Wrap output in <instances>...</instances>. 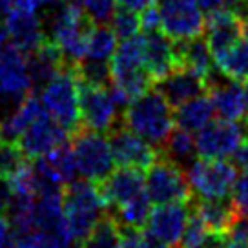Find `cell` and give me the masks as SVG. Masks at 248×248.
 <instances>
[{"label":"cell","mask_w":248,"mask_h":248,"mask_svg":"<svg viewBox=\"0 0 248 248\" xmlns=\"http://www.w3.org/2000/svg\"><path fill=\"white\" fill-rule=\"evenodd\" d=\"M123 124L154 146H161L177 123L173 106L157 88H152L124 108Z\"/></svg>","instance_id":"obj_1"},{"label":"cell","mask_w":248,"mask_h":248,"mask_svg":"<svg viewBox=\"0 0 248 248\" xmlns=\"http://www.w3.org/2000/svg\"><path fill=\"white\" fill-rule=\"evenodd\" d=\"M64 225L73 243H84L95 223L104 216L106 202L99 185L90 179H75L62 192Z\"/></svg>","instance_id":"obj_2"},{"label":"cell","mask_w":248,"mask_h":248,"mask_svg":"<svg viewBox=\"0 0 248 248\" xmlns=\"http://www.w3.org/2000/svg\"><path fill=\"white\" fill-rule=\"evenodd\" d=\"M93 28L90 16L80 6L62 2L49 16V33L68 64H78L86 59L88 37Z\"/></svg>","instance_id":"obj_3"},{"label":"cell","mask_w":248,"mask_h":248,"mask_svg":"<svg viewBox=\"0 0 248 248\" xmlns=\"http://www.w3.org/2000/svg\"><path fill=\"white\" fill-rule=\"evenodd\" d=\"M40 99L47 113L61 124L64 130L75 133L82 128L80 121V99H78V80L75 64H66L44 88Z\"/></svg>","instance_id":"obj_4"},{"label":"cell","mask_w":248,"mask_h":248,"mask_svg":"<svg viewBox=\"0 0 248 248\" xmlns=\"http://www.w3.org/2000/svg\"><path fill=\"white\" fill-rule=\"evenodd\" d=\"M33 90L28 55L13 42L0 44V117L11 113Z\"/></svg>","instance_id":"obj_5"},{"label":"cell","mask_w":248,"mask_h":248,"mask_svg":"<svg viewBox=\"0 0 248 248\" xmlns=\"http://www.w3.org/2000/svg\"><path fill=\"white\" fill-rule=\"evenodd\" d=\"M71 148L77 159L78 173L84 179L99 183L113 171L115 159L106 133L82 126L71 133Z\"/></svg>","instance_id":"obj_6"},{"label":"cell","mask_w":248,"mask_h":248,"mask_svg":"<svg viewBox=\"0 0 248 248\" xmlns=\"http://www.w3.org/2000/svg\"><path fill=\"white\" fill-rule=\"evenodd\" d=\"M188 183L199 199H226L232 197L237 181V166L226 159L199 157L186 170Z\"/></svg>","instance_id":"obj_7"},{"label":"cell","mask_w":248,"mask_h":248,"mask_svg":"<svg viewBox=\"0 0 248 248\" xmlns=\"http://www.w3.org/2000/svg\"><path fill=\"white\" fill-rule=\"evenodd\" d=\"M146 192L154 204H170V202H185L190 204L194 199L192 186L188 183V175L183 166L159 155L146 173Z\"/></svg>","instance_id":"obj_8"},{"label":"cell","mask_w":248,"mask_h":248,"mask_svg":"<svg viewBox=\"0 0 248 248\" xmlns=\"http://www.w3.org/2000/svg\"><path fill=\"white\" fill-rule=\"evenodd\" d=\"M161 31L171 40H190L201 37L206 30V16L197 0H163Z\"/></svg>","instance_id":"obj_9"},{"label":"cell","mask_w":248,"mask_h":248,"mask_svg":"<svg viewBox=\"0 0 248 248\" xmlns=\"http://www.w3.org/2000/svg\"><path fill=\"white\" fill-rule=\"evenodd\" d=\"M78 99H80V121L84 128L109 133L117 126L119 106L113 101L109 88L78 80Z\"/></svg>","instance_id":"obj_10"},{"label":"cell","mask_w":248,"mask_h":248,"mask_svg":"<svg viewBox=\"0 0 248 248\" xmlns=\"http://www.w3.org/2000/svg\"><path fill=\"white\" fill-rule=\"evenodd\" d=\"M243 139L245 130L237 124V121H212L201 132H197V155L204 159H228L233 157Z\"/></svg>","instance_id":"obj_11"},{"label":"cell","mask_w":248,"mask_h":248,"mask_svg":"<svg viewBox=\"0 0 248 248\" xmlns=\"http://www.w3.org/2000/svg\"><path fill=\"white\" fill-rule=\"evenodd\" d=\"M113 159L117 166H128V168H139L148 170L157 161L161 152H157L152 142L142 139L140 135L126 128L124 124L115 126L108 133Z\"/></svg>","instance_id":"obj_12"},{"label":"cell","mask_w":248,"mask_h":248,"mask_svg":"<svg viewBox=\"0 0 248 248\" xmlns=\"http://www.w3.org/2000/svg\"><path fill=\"white\" fill-rule=\"evenodd\" d=\"M186 206L188 204H185V202L155 204V208L150 212L144 232L159 243H163L164 247L179 248L186 223L190 219V212Z\"/></svg>","instance_id":"obj_13"},{"label":"cell","mask_w":248,"mask_h":248,"mask_svg":"<svg viewBox=\"0 0 248 248\" xmlns=\"http://www.w3.org/2000/svg\"><path fill=\"white\" fill-rule=\"evenodd\" d=\"M70 137L71 135L68 130H64L49 113H44L28 126V130L20 135L16 144L26 159H37L49 154L51 150L64 142H68Z\"/></svg>","instance_id":"obj_14"},{"label":"cell","mask_w":248,"mask_h":248,"mask_svg":"<svg viewBox=\"0 0 248 248\" xmlns=\"http://www.w3.org/2000/svg\"><path fill=\"white\" fill-rule=\"evenodd\" d=\"M99 190L106 208H121L126 202L137 199L139 195L146 194V177L139 168L119 166V170L111 171L109 175L99 181Z\"/></svg>","instance_id":"obj_15"},{"label":"cell","mask_w":248,"mask_h":248,"mask_svg":"<svg viewBox=\"0 0 248 248\" xmlns=\"http://www.w3.org/2000/svg\"><path fill=\"white\" fill-rule=\"evenodd\" d=\"M6 28L9 40L26 55L33 53L47 39L42 18L37 15V9L13 4V8L6 15Z\"/></svg>","instance_id":"obj_16"},{"label":"cell","mask_w":248,"mask_h":248,"mask_svg":"<svg viewBox=\"0 0 248 248\" xmlns=\"http://www.w3.org/2000/svg\"><path fill=\"white\" fill-rule=\"evenodd\" d=\"M206 93L214 102L216 113L221 119L226 121H239L245 117V88L241 82L232 80V78L225 77L221 71L216 73L212 71L208 77V86H206Z\"/></svg>","instance_id":"obj_17"},{"label":"cell","mask_w":248,"mask_h":248,"mask_svg":"<svg viewBox=\"0 0 248 248\" xmlns=\"http://www.w3.org/2000/svg\"><path fill=\"white\" fill-rule=\"evenodd\" d=\"M148 73L155 82L168 77L171 71L179 68L175 42L166 37L163 31L146 33V61H144Z\"/></svg>","instance_id":"obj_18"},{"label":"cell","mask_w":248,"mask_h":248,"mask_svg":"<svg viewBox=\"0 0 248 248\" xmlns=\"http://www.w3.org/2000/svg\"><path fill=\"white\" fill-rule=\"evenodd\" d=\"M155 88L163 93L166 101L170 102L173 108H177L186 101L206 92V80L192 70L177 68L175 71H171L168 77L155 82Z\"/></svg>","instance_id":"obj_19"},{"label":"cell","mask_w":248,"mask_h":248,"mask_svg":"<svg viewBox=\"0 0 248 248\" xmlns=\"http://www.w3.org/2000/svg\"><path fill=\"white\" fill-rule=\"evenodd\" d=\"M68 62L62 55L61 47L51 39H46L33 53L28 55V68H30L33 88H44Z\"/></svg>","instance_id":"obj_20"},{"label":"cell","mask_w":248,"mask_h":248,"mask_svg":"<svg viewBox=\"0 0 248 248\" xmlns=\"http://www.w3.org/2000/svg\"><path fill=\"white\" fill-rule=\"evenodd\" d=\"M144 61H146V35H135L130 39H124L109 59L111 80H119L135 71L144 70L146 68Z\"/></svg>","instance_id":"obj_21"},{"label":"cell","mask_w":248,"mask_h":248,"mask_svg":"<svg viewBox=\"0 0 248 248\" xmlns=\"http://www.w3.org/2000/svg\"><path fill=\"white\" fill-rule=\"evenodd\" d=\"M194 214L216 235H225L241 212L232 197L226 199H197L194 202Z\"/></svg>","instance_id":"obj_22"},{"label":"cell","mask_w":248,"mask_h":248,"mask_svg":"<svg viewBox=\"0 0 248 248\" xmlns=\"http://www.w3.org/2000/svg\"><path fill=\"white\" fill-rule=\"evenodd\" d=\"M44 113H47V109L42 99H39L35 93L31 92L28 97H24L22 102L11 113L4 117V121H2V140L16 142L20 139V135L28 130V126L35 123Z\"/></svg>","instance_id":"obj_23"},{"label":"cell","mask_w":248,"mask_h":248,"mask_svg":"<svg viewBox=\"0 0 248 248\" xmlns=\"http://www.w3.org/2000/svg\"><path fill=\"white\" fill-rule=\"evenodd\" d=\"M175 42V51H177V61L179 68H186L192 70L194 73H197L199 77H202L206 80L208 86V77L212 75V51L208 47L206 39L197 37V39L190 40H173Z\"/></svg>","instance_id":"obj_24"},{"label":"cell","mask_w":248,"mask_h":248,"mask_svg":"<svg viewBox=\"0 0 248 248\" xmlns=\"http://www.w3.org/2000/svg\"><path fill=\"white\" fill-rule=\"evenodd\" d=\"M214 113H216V108L210 95L201 93L175 108V123L179 128L197 133L214 121Z\"/></svg>","instance_id":"obj_25"},{"label":"cell","mask_w":248,"mask_h":248,"mask_svg":"<svg viewBox=\"0 0 248 248\" xmlns=\"http://www.w3.org/2000/svg\"><path fill=\"white\" fill-rule=\"evenodd\" d=\"M161 155L166 159L173 161L179 166L192 164L197 155V144L192 132H188L185 128H173V132L168 135V139L161 144Z\"/></svg>","instance_id":"obj_26"},{"label":"cell","mask_w":248,"mask_h":248,"mask_svg":"<svg viewBox=\"0 0 248 248\" xmlns=\"http://www.w3.org/2000/svg\"><path fill=\"white\" fill-rule=\"evenodd\" d=\"M217 71L225 77L237 80L241 84H248V40H237L226 53L214 59Z\"/></svg>","instance_id":"obj_27"},{"label":"cell","mask_w":248,"mask_h":248,"mask_svg":"<svg viewBox=\"0 0 248 248\" xmlns=\"http://www.w3.org/2000/svg\"><path fill=\"white\" fill-rule=\"evenodd\" d=\"M121 237H123V226L119 219L111 214H104L95 223L82 245L84 248H119Z\"/></svg>","instance_id":"obj_28"},{"label":"cell","mask_w":248,"mask_h":248,"mask_svg":"<svg viewBox=\"0 0 248 248\" xmlns=\"http://www.w3.org/2000/svg\"><path fill=\"white\" fill-rule=\"evenodd\" d=\"M117 37L115 31L108 28L106 24H93L90 37H88V49L86 59L90 61H109L111 55L117 49Z\"/></svg>","instance_id":"obj_29"},{"label":"cell","mask_w":248,"mask_h":248,"mask_svg":"<svg viewBox=\"0 0 248 248\" xmlns=\"http://www.w3.org/2000/svg\"><path fill=\"white\" fill-rule=\"evenodd\" d=\"M42 157L46 159L49 168L55 171V175L61 179L64 185H68V183L77 179L78 175L77 159H75V154H73V148L68 142L57 146L55 150H51L49 154L42 155Z\"/></svg>","instance_id":"obj_30"},{"label":"cell","mask_w":248,"mask_h":248,"mask_svg":"<svg viewBox=\"0 0 248 248\" xmlns=\"http://www.w3.org/2000/svg\"><path fill=\"white\" fill-rule=\"evenodd\" d=\"M152 212V201L146 194L139 195L137 199L126 202L124 206L117 208V219L121 226H128V228H144L148 223V217Z\"/></svg>","instance_id":"obj_31"},{"label":"cell","mask_w":248,"mask_h":248,"mask_svg":"<svg viewBox=\"0 0 248 248\" xmlns=\"http://www.w3.org/2000/svg\"><path fill=\"white\" fill-rule=\"evenodd\" d=\"M13 192L16 197H37L39 195V185H37V173L35 166L24 159V163L9 175Z\"/></svg>","instance_id":"obj_32"},{"label":"cell","mask_w":248,"mask_h":248,"mask_svg":"<svg viewBox=\"0 0 248 248\" xmlns=\"http://www.w3.org/2000/svg\"><path fill=\"white\" fill-rule=\"evenodd\" d=\"M219 237L216 233L210 232V228L202 223L199 217L192 214L188 223H186L185 233H183V239L179 248H202L208 247L210 243H214V239Z\"/></svg>","instance_id":"obj_33"},{"label":"cell","mask_w":248,"mask_h":248,"mask_svg":"<svg viewBox=\"0 0 248 248\" xmlns=\"http://www.w3.org/2000/svg\"><path fill=\"white\" fill-rule=\"evenodd\" d=\"M111 30L115 31V35L119 39H130V37H135V35H139V30H140V20H139V15L132 11V9H126V8H121L117 9L113 16H111Z\"/></svg>","instance_id":"obj_34"},{"label":"cell","mask_w":248,"mask_h":248,"mask_svg":"<svg viewBox=\"0 0 248 248\" xmlns=\"http://www.w3.org/2000/svg\"><path fill=\"white\" fill-rule=\"evenodd\" d=\"M117 6V0H82V9L93 24H108Z\"/></svg>","instance_id":"obj_35"},{"label":"cell","mask_w":248,"mask_h":248,"mask_svg":"<svg viewBox=\"0 0 248 248\" xmlns=\"http://www.w3.org/2000/svg\"><path fill=\"white\" fill-rule=\"evenodd\" d=\"M24 154L16 142L0 140V175L9 177L24 163Z\"/></svg>","instance_id":"obj_36"},{"label":"cell","mask_w":248,"mask_h":248,"mask_svg":"<svg viewBox=\"0 0 248 248\" xmlns=\"http://www.w3.org/2000/svg\"><path fill=\"white\" fill-rule=\"evenodd\" d=\"M232 199L235 202V206L241 214H247L248 216V171L243 170L241 175H237L235 186H233Z\"/></svg>","instance_id":"obj_37"},{"label":"cell","mask_w":248,"mask_h":248,"mask_svg":"<svg viewBox=\"0 0 248 248\" xmlns=\"http://www.w3.org/2000/svg\"><path fill=\"white\" fill-rule=\"evenodd\" d=\"M139 20H140V30L144 31V33L161 31V11H159V6L155 4L152 8H146L144 11H140Z\"/></svg>","instance_id":"obj_38"},{"label":"cell","mask_w":248,"mask_h":248,"mask_svg":"<svg viewBox=\"0 0 248 248\" xmlns=\"http://www.w3.org/2000/svg\"><path fill=\"white\" fill-rule=\"evenodd\" d=\"M119 248H148L144 232L140 228L123 226V237H121V247Z\"/></svg>","instance_id":"obj_39"},{"label":"cell","mask_w":248,"mask_h":248,"mask_svg":"<svg viewBox=\"0 0 248 248\" xmlns=\"http://www.w3.org/2000/svg\"><path fill=\"white\" fill-rule=\"evenodd\" d=\"M15 199V192H13V186H11V181L9 177H4L0 175V212H8L11 202Z\"/></svg>","instance_id":"obj_40"},{"label":"cell","mask_w":248,"mask_h":248,"mask_svg":"<svg viewBox=\"0 0 248 248\" xmlns=\"http://www.w3.org/2000/svg\"><path fill=\"white\" fill-rule=\"evenodd\" d=\"M13 243V226L9 223L8 216L0 212V248H9Z\"/></svg>","instance_id":"obj_41"},{"label":"cell","mask_w":248,"mask_h":248,"mask_svg":"<svg viewBox=\"0 0 248 248\" xmlns=\"http://www.w3.org/2000/svg\"><path fill=\"white\" fill-rule=\"evenodd\" d=\"M9 248H44L42 243L39 241V237L33 232L24 233V235H16L13 243L9 245Z\"/></svg>","instance_id":"obj_42"},{"label":"cell","mask_w":248,"mask_h":248,"mask_svg":"<svg viewBox=\"0 0 248 248\" xmlns=\"http://www.w3.org/2000/svg\"><path fill=\"white\" fill-rule=\"evenodd\" d=\"M233 164L241 168V170H247L248 171V137L245 135L243 142L239 144V148L235 150L233 154Z\"/></svg>","instance_id":"obj_43"},{"label":"cell","mask_w":248,"mask_h":248,"mask_svg":"<svg viewBox=\"0 0 248 248\" xmlns=\"http://www.w3.org/2000/svg\"><path fill=\"white\" fill-rule=\"evenodd\" d=\"M157 2H159V0H117V4H119L121 8L132 9L135 13H140V11H144L146 8H152Z\"/></svg>","instance_id":"obj_44"},{"label":"cell","mask_w":248,"mask_h":248,"mask_svg":"<svg viewBox=\"0 0 248 248\" xmlns=\"http://www.w3.org/2000/svg\"><path fill=\"white\" fill-rule=\"evenodd\" d=\"M59 0H15L13 4L16 6H24V8L30 9H37L39 11L40 8H46V6H55Z\"/></svg>","instance_id":"obj_45"},{"label":"cell","mask_w":248,"mask_h":248,"mask_svg":"<svg viewBox=\"0 0 248 248\" xmlns=\"http://www.w3.org/2000/svg\"><path fill=\"white\" fill-rule=\"evenodd\" d=\"M241 37L248 40V15L241 18Z\"/></svg>","instance_id":"obj_46"},{"label":"cell","mask_w":248,"mask_h":248,"mask_svg":"<svg viewBox=\"0 0 248 248\" xmlns=\"http://www.w3.org/2000/svg\"><path fill=\"white\" fill-rule=\"evenodd\" d=\"M245 95H247V101H245V117H247V126H248V84L245 88Z\"/></svg>","instance_id":"obj_47"},{"label":"cell","mask_w":248,"mask_h":248,"mask_svg":"<svg viewBox=\"0 0 248 248\" xmlns=\"http://www.w3.org/2000/svg\"><path fill=\"white\" fill-rule=\"evenodd\" d=\"M64 2H70V4H75V6H80V8H82V0H64Z\"/></svg>","instance_id":"obj_48"},{"label":"cell","mask_w":248,"mask_h":248,"mask_svg":"<svg viewBox=\"0 0 248 248\" xmlns=\"http://www.w3.org/2000/svg\"><path fill=\"white\" fill-rule=\"evenodd\" d=\"M0 140H2V123H0Z\"/></svg>","instance_id":"obj_49"},{"label":"cell","mask_w":248,"mask_h":248,"mask_svg":"<svg viewBox=\"0 0 248 248\" xmlns=\"http://www.w3.org/2000/svg\"><path fill=\"white\" fill-rule=\"evenodd\" d=\"M82 248H84V247H82Z\"/></svg>","instance_id":"obj_50"}]
</instances>
